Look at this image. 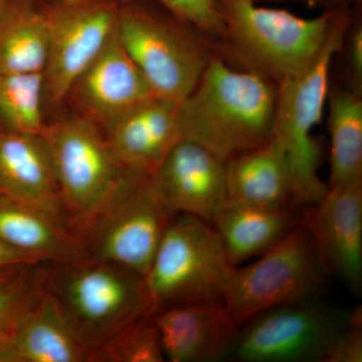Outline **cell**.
Returning <instances> with one entry per match:
<instances>
[{"label": "cell", "instance_id": "4fadbf2b", "mask_svg": "<svg viewBox=\"0 0 362 362\" xmlns=\"http://www.w3.org/2000/svg\"><path fill=\"white\" fill-rule=\"evenodd\" d=\"M68 97L82 116L105 128L156 96L124 47L116 25L99 54L71 84Z\"/></svg>", "mask_w": 362, "mask_h": 362}, {"label": "cell", "instance_id": "5bb4252c", "mask_svg": "<svg viewBox=\"0 0 362 362\" xmlns=\"http://www.w3.org/2000/svg\"><path fill=\"white\" fill-rule=\"evenodd\" d=\"M169 213L213 225L228 204L226 162L197 143L181 140L152 175Z\"/></svg>", "mask_w": 362, "mask_h": 362}, {"label": "cell", "instance_id": "30bf717a", "mask_svg": "<svg viewBox=\"0 0 362 362\" xmlns=\"http://www.w3.org/2000/svg\"><path fill=\"white\" fill-rule=\"evenodd\" d=\"M349 312L317 299L274 307L242 324L226 358L243 362H322Z\"/></svg>", "mask_w": 362, "mask_h": 362}, {"label": "cell", "instance_id": "ffe728a7", "mask_svg": "<svg viewBox=\"0 0 362 362\" xmlns=\"http://www.w3.org/2000/svg\"><path fill=\"white\" fill-rule=\"evenodd\" d=\"M226 177L228 204L292 207L289 165L284 151L273 138L263 146L226 161Z\"/></svg>", "mask_w": 362, "mask_h": 362}, {"label": "cell", "instance_id": "603a6c76", "mask_svg": "<svg viewBox=\"0 0 362 362\" xmlns=\"http://www.w3.org/2000/svg\"><path fill=\"white\" fill-rule=\"evenodd\" d=\"M328 131L330 176L328 188L362 182V94L329 89Z\"/></svg>", "mask_w": 362, "mask_h": 362}, {"label": "cell", "instance_id": "e0dca14e", "mask_svg": "<svg viewBox=\"0 0 362 362\" xmlns=\"http://www.w3.org/2000/svg\"><path fill=\"white\" fill-rule=\"evenodd\" d=\"M81 341L44 283L6 339L0 362H89Z\"/></svg>", "mask_w": 362, "mask_h": 362}, {"label": "cell", "instance_id": "4316f807", "mask_svg": "<svg viewBox=\"0 0 362 362\" xmlns=\"http://www.w3.org/2000/svg\"><path fill=\"white\" fill-rule=\"evenodd\" d=\"M178 20L192 26L211 42L220 54L225 26L216 0H153Z\"/></svg>", "mask_w": 362, "mask_h": 362}, {"label": "cell", "instance_id": "2e32d148", "mask_svg": "<svg viewBox=\"0 0 362 362\" xmlns=\"http://www.w3.org/2000/svg\"><path fill=\"white\" fill-rule=\"evenodd\" d=\"M117 160L127 170L153 175L181 141L180 104L154 97L104 128Z\"/></svg>", "mask_w": 362, "mask_h": 362}, {"label": "cell", "instance_id": "f546056e", "mask_svg": "<svg viewBox=\"0 0 362 362\" xmlns=\"http://www.w3.org/2000/svg\"><path fill=\"white\" fill-rule=\"evenodd\" d=\"M40 264L37 259L28 256L25 252L14 250L0 242V268L7 267L35 265Z\"/></svg>", "mask_w": 362, "mask_h": 362}, {"label": "cell", "instance_id": "52a82bcc", "mask_svg": "<svg viewBox=\"0 0 362 362\" xmlns=\"http://www.w3.org/2000/svg\"><path fill=\"white\" fill-rule=\"evenodd\" d=\"M235 268L211 223L175 214L144 277L152 311L197 302L223 303Z\"/></svg>", "mask_w": 362, "mask_h": 362}, {"label": "cell", "instance_id": "ba28073f", "mask_svg": "<svg viewBox=\"0 0 362 362\" xmlns=\"http://www.w3.org/2000/svg\"><path fill=\"white\" fill-rule=\"evenodd\" d=\"M323 268L306 228H296L254 263L235 267L223 305L240 326L261 312L317 299Z\"/></svg>", "mask_w": 362, "mask_h": 362}, {"label": "cell", "instance_id": "d6a6232c", "mask_svg": "<svg viewBox=\"0 0 362 362\" xmlns=\"http://www.w3.org/2000/svg\"><path fill=\"white\" fill-rule=\"evenodd\" d=\"M255 1L261 4V2H298V4H307L309 6H322V0H255Z\"/></svg>", "mask_w": 362, "mask_h": 362}, {"label": "cell", "instance_id": "d6986e66", "mask_svg": "<svg viewBox=\"0 0 362 362\" xmlns=\"http://www.w3.org/2000/svg\"><path fill=\"white\" fill-rule=\"evenodd\" d=\"M0 242L40 264L82 258L66 221L40 207L0 194Z\"/></svg>", "mask_w": 362, "mask_h": 362}, {"label": "cell", "instance_id": "8992f818", "mask_svg": "<svg viewBox=\"0 0 362 362\" xmlns=\"http://www.w3.org/2000/svg\"><path fill=\"white\" fill-rule=\"evenodd\" d=\"M173 216L159 197L152 175L129 171L73 233L85 258L145 277Z\"/></svg>", "mask_w": 362, "mask_h": 362}, {"label": "cell", "instance_id": "e575fe53", "mask_svg": "<svg viewBox=\"0 0 362 362\" xmlns=\"http://www.w3.org/2000/svg\"><path fill=\"white\" fill-rule=\"evenodd\" d=\"M2 1H4V0H0V2H2Z\"/></svg>", "mask_w": 362, "mask_h": 362}, {"label": "cell", "instance_id": "7a4b0ae2", "mask_svg": "<svg viewBox=\"0 0 362 362\" xmlns=\"http://www.w3.org/2000/svg\"><path fill=\"white\" fill-rule=\"evenodd\" d=\"M225 26L220 56L275 84L310 68L350 6L326 7L313 18L255 0H216Z\"/></svg>", "mask_w": 362, "mask_h": 362}, {"label": "cell", "instance_id": "44dd1931", "mask_svg": "<svg viewBox=\"0 0 362 362\" xmlns=\"http://www.w3.org/2000/svg\"><path fill=\"white\" fill-rule=\"evenodd\" d=\"M299 223L300 209L228 204L213 226L220 235L228 261L238 267L276 246Z\"/></svg>", "mask_w": 362, "mask_h": 362}, {"label": "cell", "instance_id": "8fae6325", "mask_svg": "<svg viewBox=\"0 0 362 362\" xmlns=\"http://www.w3.org/2000/svg\"><path fill=\"white\" fill-rule=\"evenodd\" d=\"M120 4L115 0H47L45 101L57 108L71 84L99 54L116 28Z\"/></svg>", "mask_w": 362, "mask_h": 362}, {"label": "cell", "instance_id": "484cf974", "mask_svg": "<svg viewBox=\"0 0 362 362\" xmlns=\"http://www.w3.org/2000/svg\"><path fill=\"white\" fill-rule=\"evenodd\" d=\"M42 286L40 264L28 265L0 284V342L13 329Z\"/></svg>", "mask_w": 362, "mask_h": 362}, {"label": "cell", "instance_id": "7402d4cb", "mask_svg": "<svg viewBox=\"0 0 362 362\" xmlns=\"http://www.w3.org/2000/svg\"><path fill=\"white\" fill-rule=\"evenodd\" d=\"M47 25L40 0L0 2V74H42Z\"/></svg>", "mask_w": 362, "mask_h": 362}, {"label": "cell", "instance_id": "cb8c5ba5", "mask_svg": "<svg viewBox=\"0 0 362 362\" xmlns=\"http://www.w3.org/2000/svg\"><path fill=\"white\" fill-rule=\"evenodd\" d=\"M44 102L42 74H0V130L40 134Z\"/></svg>", "mask_w": 362, "mask_h": 362}, {"label": "cell", "instance_id": "5b68a950", "mask_svg": "<svg viewBox=\"0 0 362 362\" xmlns=\"http://www.w3.org/2000/svg\"><path fill=\"white\" fill-rule=\"evenodd\" d=\"M354 8L350 6L343 13L315 63L296 77L278 84L272 138L287 158L291 175V206L295 209L318 202L328 190V185L319 176L321 145L313 131L322 119L330 89L331 65L342 51Z\"/></svg>", "mask_w": 362, "mask_h": 362}, {"label": "cell", "instance_id": "4dcf8cb0", "mask_svg": "<svg viewBox=\"0 0 362 362\" xmlns=\"http://www.w3.org/2000/svg\"><path fill=\"white\" fill-rule=\"evenodd\" d=\"M28 266V265H26ZM25 266L7 267V268H0V284L13 278Z\"/></svg>", "mask_w": 362, "mask_h": 362}, {"label": "cell", "instance_id": "7c38bea8", "mask_svg": "<svg viewBox=\"0 0 362 362\" xmlns=\"http://www.w3.org/2000/svg\"><path fill=\"white\" fill-rule=\"evenodd\" d=\"M324 272L359 293L362 284V182L328 188L322 199L300 209Z\"/></svg>", "mask_w": 362, "mask_h": 362}, {"label": "cell", "instance_id": "ac0fdd59", "mask_svg": "<svg viewBox=\"0 0 362 362\" xmlns=\"http://www.w3.org/2000/svg\"><path fill=\"white\" fill-rule=\"evenodd\" d=\"M0 194L66 221L54 162L42 135L0 130Z\"/></svg>", "mask_w": 362, "mask_h": 362}, {"label": "cell", "instance_id": "9a60e30c", "mask_svg": "<svg viewBox=\"0 0 362 362\" xmlns=\"http://www.w3.org/2000/svg\"><path fill=\"white\" fill-rule=\"evenodd\" d=\"M165 361L209 362L226 358L240 326L223 302L176 305L154 313Z\"/></svg>", "mask_w": 362, "mask_h": 362}, {"label": "cell", "instance_id": "d4e9b609", "mask_svg": "<svg viewBox=\"0 0 362 362\" xmlns=\"http://www.w3.org/2000/svg\"><path fill=\"white\" fill-rule=\"evenodd\" d=\"M153 312L136 317L90 354L89 362H163Z\"/></svg>", "mask_w": 362, "mask_h": 362}, {"label": "cell", "instance_id": "f1b7e54d", "mask_svg": "<svg viewBox=\"0 0 362 362\" xmlns=\"http://www.w3.org/2000/svg\"><path fill=\"white\" fill-rule=\"evenodd\" d=\"M358 6H354L351 23L345 35V42H347L349 89L362 94V25L361 16L358 20Z\"/></svg>", "mask_w": 362, "mask_h": 362}, {"label": "cell", "instance_id": "6da1fadb", "mask_svg": "<svg viewBox=\"0 0 362 362\" xmlns=\"http://www.w3.org/2000/svg\"><path fill=\"white\" fill-rule=\"evenodd\" d=\"M278 85L216 56L180 104L181 139L223 161L259 148L273 136Z\"/></svg>", "mask_w": 362, "mask_h": 362}, {"label": "cell", "instance_id": "3957f363", "mask_svg": "<svg viewBox=\"0 0 362 362\" xmlns=\"http://www.w3.org/2000/svg\"><path fill=\"white\" fill-rule=\"evenodd\" d=\"M40 267L45 289L90 356L136 317L153 312L144 277L129 269L85 257Z\"/></svg>", "mask_w": 362, "mask_h": 362}, {"label": "cell", "instance_id": "277c9868", "mask_svg": "<svg viewBox=\"0 0 362 362\" xmlns=\"http://www.w3.org/2000/svg\"><path fill=\"white\" fill-rule=\"evenodd\" d=\"M117 30L154 95L177 104L194 89L218 54L201 33L153 0L120 4Z\"/></svg>", "mask_w": 362, "mask_h": 362}, {"label": "cell", "instance_id": "1f68e13d", "mask_svg": "<svg viewBox=\"0 0 362 362\" xmlns=\"http://www.w3.org/2000/svg\"><path fill=\"white\" fill-rule=\"evenodd\" d=\"M362 0H322V6H354L361 4Z\"/></svg>", "mask_w": 362, "mask_h": 362}, {"label": "cell", "instance_id": "836d02e7", "mask_svg": "<svg viewBox=\"0 0 362 362\" xmlns=\"http://www.w3.org/2000/svg\"><path fill=\"white\" fill-rule=\"evenodd\" d=\"M115 1L119 2V4H124V2L127 1V0H115Z\"/></svg>", "mask_w": 362, "mask_h": 362}, {"label": "cell", "instance_id": "9c48e42d", "mask_svg": "<svg viewBox=\"0 0 362 362\" xmlns=\"http://www.w3.org/2000/svg\"><path fill=\"white\" fill-rule=\"evenodd\" d=\"M40 135L51 153L71 232L129 173L117 160L105 133L84 116L45 123Z\"/></svg>", "mask_w": 362, "mask_h": 362}, {"label": "cell", "instance_id": "83f0119b", "mask_svg": "<svg viewBox=\"0 0 362 362\" xmlns=\"http://www.w3.org/2000/svg\"><path fill=\"white\" fill-rule=\"evenodd\" d=\"M362 361V311H349V319L331 340L322 362Z\"/></svg>", "mask_w": 362, "mask_h": 362}]
</instances>
